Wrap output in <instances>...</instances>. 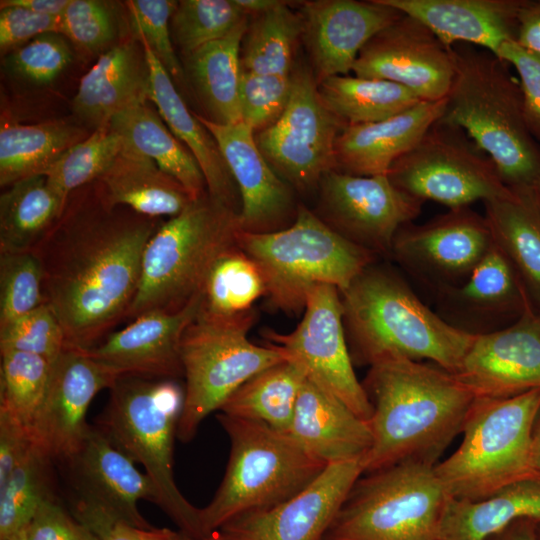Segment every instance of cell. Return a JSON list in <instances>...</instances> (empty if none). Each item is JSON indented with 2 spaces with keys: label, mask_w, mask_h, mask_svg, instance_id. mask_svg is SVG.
<instances>
[{
  "label": "cell",
  "mask_w": 540,
  "mask_h": 540,
  "mask_svg": "<svg viewBox=\"0 0 540 540\" xmlns=\"http://www.w3.org/2000/svg\"><path fill=\"white\" fill-rule=\"evenodd\" d=\"M163 222L105 201L97 183L65 210L33 251L66 349L88 350L126 320L147 243Z\"/></svg>",
  "instance_id": "1"
},
{
  "label": "cell",
  "mask_w": 540,
  "mask_h": 540,
  "mask_svg": "<svg viewBox=\"0 0 540 540\" xmlns=\"http://www.w3.org/2000/svg\"><path fill=\"white\" fill-rule=\"evenodd\" d=\"M361 383L373 410L364 473L403 462L435 466L476 399L454 374L403 358L373 364Z\"/></svg>",
  "instance_id": "2"
},
{
  "label": "cell",
  "mask_w": 540,
  "mask_h": 540,
  "mask_svg": "<svg viewBox=\"0 0 540 540\" xmlns=\"http://www.w3.org/2000/svg\"><path fill=\"white\" fill-rule=\"evenodd\" d=\"M353 364L423 359L456 374L475 336L447 324L389 267H366L340 292Z\"/></svg>",
  "instance_id": "3"
},
{
  "label": "cell",
  "mask_w": 540,
  "mask_h": 540,
  "mask_svg": "<svg viewBox=\"0 0 540 540\" xmlns=\"http://www.w3.org/2000/svg\"><path fill=\"white\" fill-rule=\"evenodd\" d=\"M452 50L455 74L439 120L462 129L507 188L531 191L540 181V144L528 129L518 78L488 50L463 43Z\"/></svg>",
  "instance_id": "4"
},
{
  "label": "cell",
  "mask_w": 540,
  "mask_h": 540,
  "mask_svg": "<svg viewBox=\"0 0 540 540\" xmlns=\"http://www.w3.org/2000/svg\"><path fill=\"white\" fill-rule=\"evenodd\" d=\"M95 426L153 483L156 505L192 540L205 538L200 508L180 492L173 471L174 440L184 403L177 379L121 376Z\"/></svg>",
  "instance_id": "5"
},
{
  "label": "cell",
  "mask_w": 540,
  "mask_h": 540,
  "mask_svg": "<svg viewBox=\"0 0 540 540\" xmlns=\"http://www.w3.org/2000/svg\"><path fill=\"white\" fill-rule=\"evenodd\" d=\"M239 213L208 192L163 222L146 245L138 291L127 320L178 312L201 294L216 260L237 244Z\"/></svg>",
  "instance_id": "6"
},
{
  "label": "cell",
  "mask_w": 540,
  "mask_h": 540,
  "mask_svg": "<svg viewBox=\"0 0 540 540\" xmlns=\"http://www.w3.org/2000/svg\"><path fill=\"white\" fill-rule=\"evenodd\" d=\"M217 420L231 448L218 490L209 504L200 508L205 537L236 517L269 509L293 497L327 467L290 434L263 422L223 413Z\"/></svg>",
  "instance_id": "7"
},
{
  "label": "cell",
  "mask_w": 540,
  "mask_h": 540,
  "mask_svg": "<svg viewBox=\"0 0 540 540\" xmlns=\"http://www.w3.org/2000/svg\"><path fill=\"white\" fill-rule=\"evenodd\" d=\"M237 244L260 268L269 304L289 314L304 311L314 287L332 285L341 292L376 260L301 204L290 226L268 233L240 230Z\"/></svg>",
  "instance_id": "8"
},
{
  "label": "cell",
  "mask_w": 540,
  "mask_h": 540,
  "mask_svg": "<svg viewBox=\"0 0 540 540\" xmlns=\"http://www.w3.org/2000/svg\"><path fill=\"white\" fill-rule=\"evenodd\" d=\"M539 410L540 389L508 398H476L460 445L434 467L447 495L479 501L535 475L531 437Z\"/></svg>",
  "instance_id": "9"
},
{
  "label": "cell",
  "mask_w": 540,
  "mask_h": 540,
  "mask_svg": "<svg viewBox=\"0 0 540 540\" xmlns=\"http://www.w3.org/2000/svg\"><path fill=\"white\" fill-rule=\"evenodd\" d=\"M434 467L403 462L362 474L322 540H440L450 497Z\"/></svg>",
  "instance_id": "10"
},
{
  "label": "cell",
  "mask_w": 540,
  "mask_h": 540,
  "mask_svg": "<svg viewBox=\"0 0 540 540\" xmlns=\"http://www.w3.org/2000/svg\"><path fill=\"white\" fill-rule=\"evenodd\" d=\"M253 322L214 323L196 317L184 331L180 356L185 395L177 428L182 442L191 441L201 422L248 379L287 360L275 345L249 341Z\"/></svg>",
  "instance_id": "11"
},
{
  "label": "cell",
  "mask_w": 540,
  "mask_h": 540,
  "mask_svg": "<svg viewBox=\"0 0 540 540\" xmlns=\"http://www.w3.org/2000/svg\"><path fill=\"white\" fill-rule=\"evenodd\" d=\"M401 191L449 209L512 194L497 168L459 127L438 120L387 173Z\"/></svg>",
  "instance_id": "12"
},
{
  "label": "cell",
  "mask_w": 540,
  "mask_h": 540,
  "mask_svg": "<svg viewBox=\"0 0 540 540\" xmlns=\"http://www.w3.org/2000/svg\"><path fill=\"white\" fill-rule=\"evenodd\" d=\"M60 465L71 493L70 512L99 539L118 523L153 527L138 508L140 500L156 504L153 483L95 425Z\"/></svg>",
  "instance_id": "13"
},
{
  "label": "cell",
  "mask_w": 540,
  "mask_h": 540,
  "mask_svg": "<svg viewBox=\"0 0 540 540\" xmlns=\"http://www.w3.org/2000/svg\"><path fill=\"white\" fill-rule=\"evenodd\" d=\"M288 105L255 141L273 170L294 190L308 193L335 170V144L346 125L323 103L310 68H293Z\"/></svg>",
  "instance_id": "14"
},
{
  "label": "cell",
  "mask_w": 540,
  "mask_h": 540,
  "mask_svg": "<svg viewBox=\"0 0 540 540\" xmlns=\"http://www.w3.org/2000/svg\"><path fill=\"white\" fill-rule=\"evenodd\" d=\"M263 336L282 350L287 360L298 363L307 379L369 423L372 405L353 368L338 288L314 287L307 296L303 317L292 332L266 330Z\"/></svg>",
  "instance_id": "15"
},
{
  "label": "cell",
  "mask_w": 540,
  "mask_h": 540,
  "mask_svg": "<svg viewBox=\"0 0 540 540\" xmlns=\"http://www.w3.org/2000/svg\"><path fill=\"white\" fill-rule=\"evenodd\" d=\"M314 212L348 241L390 255L397 232L421 213L425 202L398 189L387 175L327 172L318 185Z\"/></svg>",
  "instance_id": "16"
},
{
  "label": "cell",
  "mask_w": 540,
  "mask_h": 540,
  "mask_svg": "<svg viewBox=\"0 0 540 540\" xmlns=\"http://www.w3.org/2000/svg\"><path fill=\"white\" fill-rule=\"evenodd\" d=\"M493 244L486 217L466 206L423 224L404 225L394 238L391 256L437 293L465 281Z\"/></svg>",
  "instance_id": "17"
},
{
  "label": "cell",
  "mask_w": 540,
  "mask_h": 540,
  "mask_svg": "<svg viewBox=\"0 0 540 540\" xmlns=\"http://www.w3.org/2000/svg\"><path fill=\"white\" fill-rule=\"evenodd\" d=\"M352 72L402 85L421 101H439L450 91L455 60L452 47L416 18L402 14L365 44Z\"/></svg>",
  "instance_id": "18"
},
{
  "label": "cell",
  "mask_w": 540,
  "mask_h": 540,
  "mask_svg": "<svg viewBox=\"0 0 540 540\" xmlns=\"http://www.w3.org/2000/svg\"><path fill=\"white\" fill-rule=\"evenodd\" d=\"M119 376L83 350L66 349L52 364L45 397L31 426L34 442L55 463L68 459L83 443L89 428L90 403Z\"/></svg>",
  "instance_id": "19"
},
{
  "label": "cell",
  "mask_w": 540,
  "mask_h": 540,
  "mask_svg": "<svg viewBox=\"0 0 540 540\" xmlns=\"http://www.w3.org/2000/svg\"><path fill=\"white\" fill-rule=\"evenodd\" d=\"M364 471V458L329 464L293 497L236 517L217 531L233 540H322Z\"/></svg>",
  "instance_id": "20"
},
{
  "label": "cell",
  "mask_w": 540,
  "mask_h": 540,
  "mask_svg": "<svg viewBox=\"0 0 540 540\" xmlns=\"http://www.w3.org/2000/svg\"><path fill=\"white\" fill-rule=\"evenodd\" d=\"M196 117L214 137L237 185L241 231L268 233L290 226L299 204L293 189L259 150L255 132L242 121L220 124L198 114Z\"/></svg>",
  "instance_id": "21"
},
{
  "label": "cell",
  "mask_w": 540,
  "mask_h": 540,
  "mask_svg": "<svg viewBox=\"0 0 540 540\" xmlns=\"http://www.w3.org/2000/svg\"><path fill=\"white\" fill-rule=\"evenodd\" d=\"M454 375L476 398L540 389V315L530 302L510 326L475 336Z\"/></svg>",
  "instance_id": "22"
},
{
  "label": "cell",
  "mask_w": 540,
  "mask_h": 540,
  "mask_svg": "<svg viewBox=\"0 0 540 540\" xmlns=\"http://www.w3.org/2000/svg\"><path fill=\"white\" fill-rule=\"evenodd\" d=\"M402 14L379 0L303 2L302 39L317 84L352 72L365 44Z\"/></svg>",
  "instance_id": "23"
},
{
  "label": "cell",
  "mask_w": 540,
  "mask_h": 540,
  "mask_svg": "<svg viewBox=\"0 0 540 540\" xmlns=\"http://www.w3.org/2000/svg\"><path fill=\"white\" fill-rule=\"evenodd\" d=\"M436 295L439 317L473 336L510 326L529 303L517 273L495 242L465 281Z\"/></svg>",
  "instance_id": "24"
},
{
  "label": "cell",
  "mask_w": 540,
  "mask_h": 540,
  "mask_svg": "<svg viewBox=\"0 0 540 540\" xmlns=\"http://www.w3.org/2000/svg\"><path fill=\"white\" fill-rule=\"evenodd\" d=\"M199 305L200 296L178 312L143 313L83 351L119 377L178 379L183 377L181 339L197 317Z\"/></svg>",
  "instance_id": "25"
},
{
  "label": "cell",
  "mask_w": 540,
  "mask_h": 540,
  "mask_svg": "<svg viewBox=\"0 0 540 540\" xmlns=\"http://www.w3.org/2000/svg\"><path fill=\"white\" fill-rule=\"evenodd\" d=\"M446 98L421 101L388 119L346 126L335 144V170L357 176L387 175L391 166L443 115Z\"/></svg>",
  "instance_id": "26"
},
{
  "label": "cell",
  "mask_w": 540,
  "mask_h": 540,
  "mask_svg": "<svg viewBox=\"0 0 540 540\" xmlns=\"http://www.w3.org/2000/svg\"><path fill=\"white\" fill-rule=\"evenodd\" d=\"M425 24L446 46L469 44L497 54L514 40L524 0H379Z\"/></svg>",
  "instance_id": "27"
},
{
  "label": "cell",
  "mask_w": 540,
  "mask_h": 540,
  "mask_svg": "<svg viewBox=\"0 0 540 540\" xmlns=\"http://www.w3.org/2000/svg\"><path fill=\"white\" fill-rule=\"evenodd\" d=\"M288 434L326 465L364 458L372 445L369 423L307 378Z\"/></svg>",
  "instance_id": "28"
},
{
  "label": "cell",
  "mask_w": 540,
  "mask_h": 540,
  "mask_svg": "<svg viewBox=\"0 0 540 540\" xmlns=\"http://www.w3.org/2000/svg\"><path fill=\"white\" fill-rule=\"evenodd\" d=\"M138 40V39H137ZM149 69L140 41H125L101 53L80 80L72 108L94 130L109 126L114 115L149 101Z\"/></svg>",
  "instance_id": "29"
},
{
  "label": "cell",
  "mask_w": 540,
  "mask_h": 540,
  "mask_svg": "<svg viewBox=\"0 0 540 540\" xmlns=\"http://www.w3.org/2000/svg\"><path fill=\"white\" fill-rule=\"evenodd\" d=\"M143 46L149 69V101L174 136L192 153L203 173L208 194L240 213L241 200L234 178L211 133L191 112L178 93L171 76L147 42Z\"/></svg>",
  "instance_id": "30"
},
{
  "label": "cell",
  "mask_w": 540,
  "mask_h": 540,
  "mask_svg": "<svg viewBox=\"0 0 540 540\" xmlns=\"http://www.w3.org/2000/svg\"><path fill=\"white\" fill-rule=\"evenodd\" d=\"M96 183L110 205L151 218L177 216L193 200L181 183L125 143Z\"/></svg>",
  "instance_id": "31"
},
{
  "label": "cell",
  "mask_w": 540,
  "mask_h": 540,
  "mask_svg": "<svg viewBox=\"0 0 540 540\" xmlns=\"http://www.w3.org/2000/svg\"><path fill=\"white\" fill-rule=\"evenodd\" d=\"M540 523V475L516 481L479 501L450 498L440 540H488L518 520Z\"/></svg>",
  "instance_id": "32"
},
{
  "label": "cell",
  "mask_w": 540,
  "mask_h": 540,
  "mask_svg": "<svg viewBox=\"0 0 540 540\" xmlns=\"http://www.w3.org/2000/svg\"><path fill=\"white\" fill-rule=\"evenodd\" d=\"M248 17L226 36L212 41L184 57L188 77L203 104L207 119L220 124L241 122L239 87L240 50Z\"/></svg>",
  "instance_id": "33"
},
{
  "label": "cell",
  "mask_w": 540,
  "mask_h": 540,
  "mask_svg": "<svg viewBox=\"0 0 540 540\" xmlns=\"http://www.w3.org/2000/svg\"><path fill=\"white\" fill-rule=\"evenodd\" d=\"M484 203L495 244L517 273L533 309L540 315V217L530 191H513Z\"/></svg>",
  "instance_id": "34"
},
{
  "label": "cell",
  "mask_w": 540,
  "mask_h": 540,
  "mask_svg": "<svg viewBox=\"0 0 540 540\" xmlns=\"http://www.w3.org/2000/svg\"><path fill=\"white\" fill-rule=\"evenodd\" d=\"M109 127L126 145L152 159L161 170L181 183L193 199L207 192L198 162L147 101L114 115Z\"/></svg>",
  "instance_id": "35"
},
{
  "label": "cell",
  "mask_w": 540,
  "mask_h": 540,
  "mask_svg": "<svg viewBox=\"0 0 540 540\" xmlns=\"http://www.w3.org/2000/svg\"><path fill=\"white\" fill-rule=\"evenodd\" d=\"M66 204L44 175L5 187L0 196V253L33 252L59 221Z\"/></svg>",
  "instance_id": "36"
},
{
  "label": "cell",
  "mask_w": 540,
  "mask_h": 540,
  "mask_svg": "<svg viewBox=\"0 0 540 540\" xmlns=\"http://www.w3.org/2000/svg\"><path fill=\"white\" fill-rule=\"evenodd\" d=\"M266 293L260 268L236 244L212 266L201 290L197 318L228 324L255 319L253 304Z\"/></svg>",
  "instance_id": "37"
},
{
  "label": "cell",
  "mask_w": 540,
  "mask_h": 540,
  "mask_svg": "<svg viewBox=\"0 0 540 540\" xmlns=\"http://www.w3.org/2000/svg\"><path fill=\"white\" fill-rule=\"evenodd\" d=\"M88 136L85 129L65 121L33 125H2L0 185L43 175L66 150Z\"/></svg>",
  "instance_id": "38"
},
{
  "label": "cell",
  "mask_w": 540,
  "mask_h": 540,
  "mask_svg": "<svg viewBox=\"0 0 540 540\" xmlns=\"http://www.w3.org/2000/svg\"><path fill=\"white\" fill-rule=\"evenodd\" d=\"M305 379V371L298 363L285 360L248 379L219 411L232 417L260 421L277 431L289 433Z\"/></svg>",
  "instance_id": "39"
},
{
  "label": "cell",
  "mask_w": 540,
  "mask_h": 540,
  "mask_svg": "<svg viewBox=\"0 0 540 540\" xmlns=\"http://www.w3.org/2000/svg\"><path fill=\"white\" fill-rule=\"evenodd\" d=\"M326 107L346 126L382 121L421 102L397 83L351 75H338L317 84Z\"/></svg>",
  "instance_id": "40"
},
{
  "label": "cell",
  "mask_w": 540,
  "mask_h": 540,
  "mask_svg": "<svg viewBox=\"0 0 540 540\" xmlns=\"http://www.w3.org/2000/svg\"><path fill=\"white\" fill-rule=\"evenodd\" d=\"M282 1L279 5L253 15L244 34L240 64L243 71L257 74L290 75L296 45L302 38L300 13Z\"/></svg>",
  "instance_id": "41"
},
{
  "label": "cell",
  "mask_w": 540,
  "mask_h": 540,
  "mask_svg": "<svg viewBox=\"0 0 540 540\" xmlns=\"http://www.w3.org/2000/svg\"><path fill=\"white\" fill-rule=\"evenodd\" d=\"M56 463L35 442L0 487V540L26 529L39 506L56 497Z\"/></svg>",
  "instance_id": "42"
},
{
  "label": "cell",
  "mask_w": 540,
  "mask_h": 540,
  "mask_svg": "<svg viewBox=\"0 0 540 540\" xmlns=\"http://www.w3.org/2000/svg\"><path fill=\"white\" fill-rule=\"evenodd\" d=\"M123 145L122 137L109 126L98 128L66 150L43 175L51 188L68 201L74 191L102 176Z\"/></svg>",
  "instance_id": "43"
},
{
  "label": "cell",
  "mask_w": 540,
  "mask_h": 540,
  "mask_svg": "<svg viewBox=\"0 0 540 540\" xmlns=\"http://www.w3.org/2000/svg\"><path fill=\"white\" fill-rule=\"evenodd\" d=\"M0 353V409L31 428L45 397L53 363L21 351Z\"/></svg>",
  "instance_id": "44"
},
{
  "label": "cell",
  "mask_w": 540,
  "mask_h": 540,
  "mask_svg": "<svg viewBox=\"0 0 540 540\" xmlns=\"http://www.w3.org/2000/svg\"><path fill=\"white\" fill-rule=\"evenodd\" d=\"M248 16L235 0H181L170 21L172 39L185 57L226 36Z\"/></svg>",
  "instance_id": "45"
},
{
  "label": "cell",
  "mask_w": 540,
  "mask_h": 540,
  "mask_svg": "<svg viewBox=\"0 0 540 540\" xmlns=\"http://www.w3.org/2000/svg\"><path fill=\"white\" fill-rule=\"evenodd\" d=\"M43 303L42 270L35 254L0 253V329Z\"/></svg>",
  "instance_id": "46"
},
{
  "label": "cell",
  "mask_w": 540,
  "mask_h": 540,
  "mask_svg": "<svg viewBox=\"0 0 540 540\" xmlns=\"http://www.w3.org/2000/svg\"><path fill=\"white\" fill-rule=\"evenodd\" d=\"M9 350L35 354L51 363L66 350L63 328L46 303L0 329V352Z\"/></svg>",
  "instance_id": "47"
},
{
  "label": "cell",
  "mask_w": 540,
  "mask_h": 540,
  "mask_svg": "<svg viewBox=\"0 0 540 540\" xmlns=\"http://www.w3.org/2000/svg\"><path fill=\"white\" fill-rule=\"evenodd\" d=\"M292 91L290 75L241 71V120L255 133L272 126L285 111Z\"/></svg>",
  "instance_id": "48"
},
{
  "label": "cell",
  "mask_w": 540,
  "mask_h": 540,
  "mask_svg": "<svg viewBox=\"0 0 540 540\" xmlns=\"http://www.w3.org/2000/svg\"><path fill=\"white\" fill-rule=\"evenodd\" d=\"M72 51L60 33H45L5 55L6 69L31 83L54 81L69 65Z\"/></svg>",
  "instance_id": "49"
},
{
  "label": "cell",
  "mask_w": 540,
  "mask_h": 540,
  "mask_svg": "<svg viewBox=\"0 0 540 540\" xmlns=\"http://www.w3.org/2000/svg\"><path fill=\"white\" fill-rule=\"evenodd\" d=\"M178 1L132 0L126 5L137 38L144 39L166 71L177 82L185 73L173 47L170 21Z\"/></svg>",
  "instance_id": "50"
},
{
  "label": "cell",
  "mask_w": 540,
  "mask_h": 540,
  "mask_svg": "<svg viewBox=\"0 0 540 540\" xmlns=\"http://www.w3.org/2000/svg\"><path fill=\"white\" fill-rule=\"evenodd\" d=\"M59 33L84 53L106 51L116 33L113 12L103 1L70 0Z\"/></svg>",
  "instance_id": "51"
},
{
  "label": "cell",
  "mask_w": 540,
  "mask_h": 540,
  "mask_svg": "<svg viewBox=\"0 0 540 540\" xmlns=\"http://www.w3.org/2000/svg\"><path fill=\"white\" fill-rule=\"evenodd\" d=\"M497 57L517 72L528 129L540 144V56L521 47L515 40L504 42Z\"/></svg>",
  "instance_id": "52"
},
{
  "label": "cell",
  "mask_w": 540,
  "mask_h": 540,
  "mask_svg": "<svg viewBox=\"0 0 540 540\" xmlns=\"http://www.w3.org/2000/svg\"><path fill=\"white\" fill-rule=\"evenodd\" d=\"M24 532L27 540H100L57 496L39 506Z\"/></svg>",
  "instance_id": "53"
},
{
  "label": "cell",
  "mask_w": 540,
  "mask_h": 540,
  "mask_svg": "<svg viewBox=\"0 0 540 540\" xmlns=\"http://www.w3.org/2000/svg\"><path fill=\"white\" fill-rule=\"evenodd\" d=\"M61 16L33 12L18 6L0 9V49L5 55L45 33H59Z\"/></svg>",
  "instance_id": "54"
},
{
  "label": "cell",
  "mask_w": 540,
  "mask_h": 540,
  "mask_svg": "<svg viewBox=\"0 0 540 540\" xmlns=\"http://www.w3.org/2000/svg\"><path fill=\"white\" fill-rule=\"evenodd\" d=\"M34 444L31 428L0 409V487Z\"/></svg>",
  "instance_id": "55"
},
{
  "label": "cell",
  "mask_w": 540,
  "mask_h": 540,
  "mask_svg": "<svg viewBox=\"0 0 540 540\" xmlns=\"http://www.w3.org/2000/svg\"><path fill=\"white\" fill-rule=\"evenodd\" d=\"M521 47L540 56V0H524L517 16L514 39Z\"/></svg>",
  "instance_id": "56"
},
{
  "label": "cell",
  "mask_w": 540,
  "mask_h": 540,
  "mask_svg": "<svg viewBox=\"0 0 540 540\" xmlns=\"http://www.w3.org/2000/svg\"><path fill=\"white\" fill-rule=\"evenodd\" d=\"M100 540H192L182 532L168 528H139L118 523L108 529Z\"/></svg>",
  "instance_id": "57"
},
{
  "label": "cell",
  "mask_w": 540,
  "mask_h": 540,
  "mask_svg": "<svg viewBox=\"0 0 540 540\" xmlns=\"http://www.w3.org/2000/svg\"><path fill=\"white\" fill-rule=\"evenodd\" d=\"M70 0H1L0 6H18L36 13L60 17Z\"/></svg>",
  "instance_id": "58"
},
{
  "label": "cell",
  "mask_w": 540,
  "mask_h": 540,
  "mask_svg": "<svg viewBox=\"0 0 540 540\" xmlns=\"http://www.w3.org/2000/svg\"><path fill=\"white\" fill-rule=\"evenodd\" d=\"M536 525L537 523L531 520H518L488 540H538Z\"/></svg>",
  "instance_id": "59"
},
{
  "label": "cell",
  "mask_w": 540,
  "mask_h": 540,
  "mask_svg": "<svg viewBox=\"0 0 540 540\" xmlns=\"http://www.w3.org/2000/svg\"><path fill=\"white\" fill-rule=\"evenodd\" d=\"M531 467L540 475V410L534 422L531 437Z\"/></svg>",
  "instance_id": "60"
},
{
  "label": "cell",
  "mask_w": 540,
  "mask_h": 540,
  "mask_svg": "<svg viewBox=\"0 0 540 540\" xmlns=\"http://www.w3.org/2000/svg\"><path fill=\"white\" fill-rule=\"evenodd\" d=\"M247 15H255L267 11L282 1L280 0H235Z\"/></svg>",
  "instance_id": "61"
},
{
  "label": "cell",
  "mask_w": 540,
  "mask_h": 540,
  "mask_svg": "<svg viewBox=\"0 0 540 540\" xmlns=\"http://www.w3.org/2000/svg\"><path fill=\"white\" fill-rule=\"evenodd\" d=\"M530 195H531L533 205L540 217V181L530 191Z\"/></svg>",
  "instance_id": "62"
},
{
  "label": "cell",
  "mask_w": 540,
  "mask_h": 540,
  "mask_svg": "<svg viewBox=\"0 0 540 540\" xmlns=\"http://www.w3.org/2000/svg\"><path fill=\"white\" fill-rule=\"evenodd\" d=\"M203 540H233V539H230V538L224 536L219 531H215L212 534H210L209 536L205 537Z\"/></svg>",
  "instance_id": "63"
},
{
  "label": "cell",
  "mask_w": 540,
  "mask_h": 540,
  "mask_svg": "<svg viewBox=\"0 0 540 540\" xmlns=\"http://www.w3.org/2000/svg\"><path fill=\"white\" fill-rule=\"evenodd\" d=\"M1 540H27V538H26L25 532L22 531V532H20L18 534H15V535L11 536V537L1 539Z\"/></svg>",
  "instance_id": "64"
}]
</instances>
